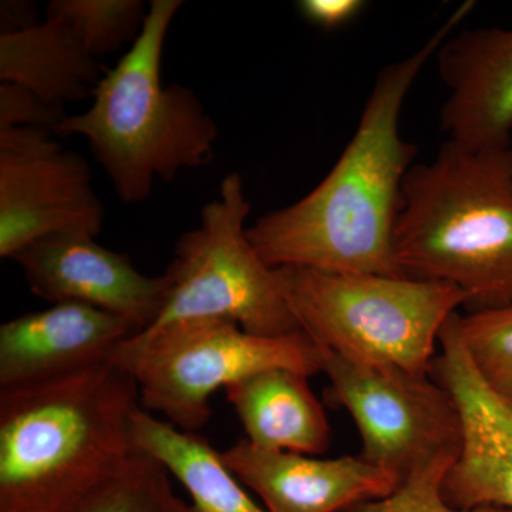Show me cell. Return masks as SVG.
Returning <instances> with one entry per match:
<instances>
[{
  "label": "cell",
  "instance_id": "6da1fadb",
  "mask_svg": "<svg viewBox=\"0 0 512 512\" xmlns=\"http://www.w3.org/2000/svg\"><path fill=\"white\" fill-rule=\"evenodd\" d=\"M474 9L476 2L467 0L412 55L386 64L332 170L301 200L248 227L249 241L271 268L402 275L393 232L417 147L400 133V116L421 70Z\"/></svg>",
  "mask_w": 512,
  "mask_h": 512
},
{
  "label": "cell",
  "instance_id": "7a4b0ae2",
  "mask_svg": "<svg viewBox=\"0 0 512 512\" xmlns=\"http://www.w3.org/2000/svg\"><path fill=\"white\" fill-rule=\"evenodd\" d=\"M136 380L106 362L0 390V512H74L137 453Z\"/></svg>",
  "mask_w": 512,
  "mask_h": 512
},
{
  "label": "cell",
  "instance_id": "3957f363",
  "mask_svg": "<svg viewBox=\"0 0 512 512\" xmlns=\"http://www.w3.org/2000/svg\"><path fill=\"white\" fill-rule=\"evenodd\" d=\"M393 252L403 276L457 286L470 312L512 302V151L447 140L414 163Z\"/></svg>",
  "mask_w": 512,
  "mask_h": 512
},
{
  "label": "cell",
  "instance_id": "277c9868",
  "mask_svg": "<svg viewBox=\"0 0 512 512\" xmlns=\"http://www.w3.org/2000/svg\"><path fill=\"white\" fill-rule=\"evenodd\" d=\"M181 0H153L130 50L97 84L90 109L66 116L62 136L87 138L94 157L126 204L146 201L157 180L205 167L215 156L218 127L194 90L164 86L165 39Z\"/></svg>",
  "mask_w": 512,
  "mask_h": 512
},
{
  "label": "cell",
  "instance_id": "5b68a950",
  "mask_svg": "<svg viewBox=\"0 0 512 512\" xmlns=\"http://www.w3.org/2000/svg\"><path fill=\"white\" fill-rule=\"evenodd\" d=\"M289 308L320 348L431 375L447 320L468 305L457 286L403 275L276 269Z\"/></svg>",
  "mask_w": 512,
  "mask_h": 512
},
{
  "label": "cell",
  "instance_id": "8992f818",
  "mask_svg": "<svg viewBox=\"0 0 512 512\" xmlns=\"http://www.w3.org/2000/svg\"><path fill=\"white\" fill-rule=\"evenodd\" d=\"M110 362L136 380L147 410L188 433L210 421L212 394L245 377L275 367L308 377L322 373L318 345L303 330L266 338L225 319L185 320L137 333Z\"/></svg>",
  "mask_w": 512,
  "mask_h": 512
},
{
  "label": "cell",
  "instance_id": "52a82bcc",
  "mask_svg": "<svg viewBox=\"0 0 512 512\" xmlns=\"http://www.w3.org/2000/svg\"><path fill=\"white\" fill-rule=\"evenodd\" d=\"M249 214L251 202L241 174H228L218 197L202 207L200 225L175 244L173 261L164 274L167 299L147 330L185 320L225 319L266 338L301 332L278 271L249 241Z\"/></svg>",
  "mask_w": 512,
  "mask_h": 512
},
{
  "label": "cell",
  "instance_id": "ba28073f",
  "mask_svg": "<svg viewBox=\"0 0 512 512\" xmlns=\"http://www.w3.org/2000/svg\"><path fill=\"white\" fill-rule=\"evenodd\" d=\"M329 397L355 421L362 454L399 484L444 457H457L460 419L450 394L430 375L362 362L320 348Z\"/></svg>",
  "mask_w": 512,
  "mask_h": 512
},
{
  "label": "cell",
  "instance_id": "9c48e42d",
  "mask_svg": "<svg viewBox=\"0 0 512 512\" xmlns=\"http://www.w3.org/2000/svg\"><path fill=\"white\" fill-rule=\"evenodd\" d=\"M53 131L0 128V256L52 235L99 237L104 207L82 156L63 150Z\"/></svg>",
  "mask_w": 512,
  "mask_h": 512
},
{
  "label": "cell",
  "instance_id": "30bf717a",
  "mask_svg": "<svg viewBox=\"0 0 512 512\" xmlns=\"http://www.w3.org/2000/svg\"><path fill=\"white\" fill-rule=\"evenodd\" d=\"M440 333L431 375L450 394L460 419V447L443 481V497L461 510L512 511V399L487 383L468 356L456 315Z\"/></svg>",
  "mask_w": 512,
  "mask_h": 512
},
{
  "label": "cell",
  "instance_id": "8fae6325",
  "mask_svg": "<svg viewBox=\"0 0 512 512\" xmlns=\"http://www.w3.org/2000/svg\"><path fill=\"white\" fill-rule=\"evenodd\" d=\"M12 259L39 298L53 305L92 306L127 320L137 333L154 325L167 299L165 275L141 274L128 255L101 247L86 235L39 239Z\"/></svg>",
  "mask_w": 512,
  "mask_h": 512
},
{
  "label": "cell",
  "instance_id": "7c38bea8",
  "mask_svg": "<svg viewBox=\"0 0 512 512\" xmlns=\"http://www.w3.org/2000/svg\"><path fill=\"white\" fill-rule=\"evenodd\" d=\"M137 330L127 320L82 303H56L0 326V390L64 379L110 362Z\"/></svg>",
  "mask_w": 512,
  "mask_h": 512
},
{
  "label": "cell",
  "instance_id": "4fadbf2b",
  "mask_svg": "<svg viewBox=\"0 0 512 512\" xmlns=\"http://www.w3.org/2000/svg\"><path fill=\"white\" fill-rule=\"evenodd\" d=\"M222 461L268 512H340L392 494L399 481L360 456L316 458L254 447L221 451Z\"/></svg>",
  "mask_w": 512,
  "mask_h": 512
},
{
  "label": "cell",
  "instance_id": "5bb4252c",
  "mask_svg": "<svg viewBox=\"0 0 512 512\" xmlns=\"http://www.w3.org/2000/svg\"><path fill=\"white\" fill-rule=\"evenodd\" d=\"M447 90V140L473 148L512 146V29H461L436 53Z\"/></svg>",
  "mask_w": 512,
  "mask_h": 512
},
{
  "label": "cell",
  "instance_id": "9a60e30c",
  "mask_svg": "<svg viewBox=\"0 0 512 512\" xmlns=\"http://www.w3.org/2000/svg\"><path fill=\"white\" fill-rule=\"evenodd\" d=\"M308 376L275 367L225 389L249 444L269 451L316 456L328 450L330 424Z\"/></svg>",
  "mask_w": 512,
  "mask_h": 512
},
{
  "label": "cell",
  "instance_id": "2e32d148",
  "mask_svg": "<svg viewBox=\"0 0 512 512\" xmlns=\"http://www.w3.org/2000/svg\"><path fill=\"white\" fill-rule=\"evenodd\" d=\"M106 72L62 20L46 16L32 28L0 35L2 83L19 84L50 103L93 97Z\"/></svg>",
  "mask_w": 512,
  "mask_h": 512
},
{
  "label": "cell",
  "instance_id": "e0dca14e",
  "mask_svg": "<svg viewBox=\"0 0 512 512\" xmlns=\"http://www.w3.org/2000/svg\"><path fill=\"white\" fill-rule=\"evenodd\" d=\"M133 439L138 451L156 458L183 484L192 512H268L225 466L221 451L200 434L177 429L140 409L134 417Z\"/></svg>",
  "mask_w": 512,
  "mask_h": 512
},
{
  "label": "cell",
  "instance_id": "ac0fdd59",
  "mask_svg": "<svg viewBox=\"0 0 512 512\" xmlns=\"http://www.w3.org/2000/svg\"><path fill=\"white\" fill-rule=\"evenodd\" d=\"M148 8L141 0H53L46 16L62 20L84 49L101 60L136 43Z\"/></svg>",
  "mask_w": 512,
  "mask_h": 512
},
{
  "label": "cell",
  "instance_id": "d6986e66",
  "mask_svg": "<svg viewBox=\"0 0 512 512\" xmlns=\"http://www.w3.org/2000/svg\"><path fill=\"white\" fill-rule=\"evenodd\" d=\"M74 512H192L174 493L170 473L137 450L116 476L84 498Z\"/></svg>",
  "mask_w": 512,
  "mask_h": 512
},
{
  "label": "cell",
  "instance_id": "ffe728a7",
  "mask_svg": "<svg viewBox=\"0 0 512 512\" xmlns=\"http://www.w3.org/2000/svg\"><path fill=\"white\" fill-rule=\"evenodd\" d=\"M458 332L480 375L512 399V302L456 315Z\"/></svg>",
  "mask_w": 512,
  "mask_h": 512
},
{
  "label": "cell",
  "instance_id": "44dd1931",
  "mask_svg": "<svg viewBox=\"0 0 512 512\" xmlns=\"http://www.w3.org/2000/svg\"><path fill=\"white\" fill-rule=\"evenodd\" d=\"M456 457H444L414 471L387 497L365 501L340 512H512L505 508L483 507L461 510L443 497V481Z\"/></svg>",
  "mask_w": 512,
  "mask_h": 512
},
{
  "label": "cell",
  "instance_id": "7402d4cb",
  "mask_svg": "<svg viewBox=\"0 0 512 512\" xmlns=\"http://www.w3.org/2000/svg\"><path fill=\"white\" fill-rule=\"evenodd\" d=\"M64 106L50 103L15 83H0V128L39 127L55 133L66 117Z\"/></svg>",
  "mask_w": 512,
  "mask_h": 512
},
{
  "label": "cell",
  "instance_id": "603a6c76",
  "mask_svg": "<svg viewBox=\"0 0 512 512\" xmlns=\"http://www.w3.org/2000/svg\"><path fill=\"white\" fill-rule=\"evenodd\" d=\"M366 5L363 0H301L298 9L312 25L323 30H338L355 20Z\"/></svg>",
  "mask_w": 512,
  "mask_h": 512
},
{
  "label": "cell",
  "instance_id": "cb8c5ba5",
  "mask_svg": "<svg viewBox=\"0 0 512 512\" xmlns=\"http://www.w3.org/2000/svg\"><path fill=\"white\" fill-rule=\"evenodd\" d=\"M0 22H2V33L19 32L39 25L36 8L32 2H2L0 6Z\"/></svg>",
  "mask_w": 512,
  "mask_h": 512
},
{
  "label": "cell",
  "instance_id": "d4e9b609",
  "mask_svg": "<svg viewBox=\"0 0 512 512\" xmlns=\"http://www.w3.org/2000/svg\"><path fill=\"white\" fill-rule=\"evenodd\" d=\"M511 151H512V146H511Z\"/></svg>",
  "mask_w": 512,
  "mask_h": 512
}]
</instances>
